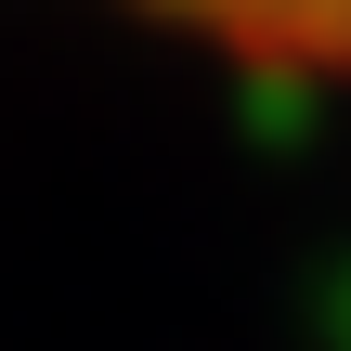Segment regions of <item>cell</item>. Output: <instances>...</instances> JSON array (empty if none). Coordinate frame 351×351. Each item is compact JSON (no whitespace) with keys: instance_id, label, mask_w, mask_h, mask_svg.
Segmentation results:
<instances>
[{"instance_id":"cell-1","label":"cell","mask_w":351,"mask_h":351,"mask_svg":"<svg viewBox=\"0 0 351 351\" xmlns=\"http://www.w3.org/2000/svg\"><path fill=\"white\" fill-rule=\"evenodd\" d=\"M247 65H351V0H143Z\"/></svg>"}]
</instances>
